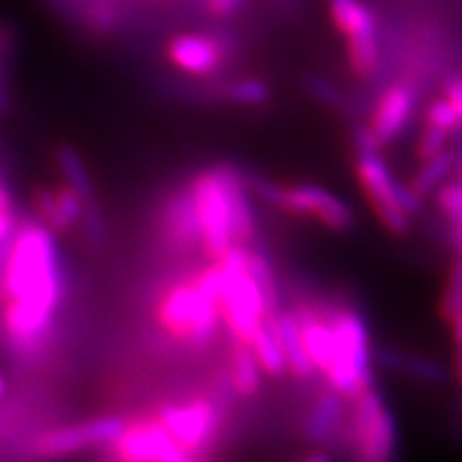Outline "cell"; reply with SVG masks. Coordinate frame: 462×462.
Returning a JSON list of instances; mask_svg holds the SVG:
<instances>
[{"mask_svg":"<svg viewBox=\"0 0 462 462\" xmlns=\"http://www.w3.org/2000/svg\"><path fill=\"white\" fill-rule=\"evenodd\" d=\"M67 296V276L54 234L39 221H17L0 270V323L15 357L32 360L48 343Z\"/></svg>","mask_w":462,"mask_h":462,"instance_id":"cell-1","label":"cell"},{"mask_svg":"<svg viewBox=\"0 0 462 462\" xmlns=\"http://www.w3.org/2000/svg\"><path fill=\"white\" fill-rule=\"evenodd\" d=\"M199 245L215 262L231 246L251 245L257 234V215L245 176L221 165L199 173L190 182Z\"/></svg>","mask_w":462,"mask_h":462,"instance_id":"cell-2","label":"cell"},{"mask_svg":"<svg viewBox=\"0 0 462 462\" xmlns=\"http://www.w3.org/2000/svg\"><path fill=\"white\" fill-rule=\"evenodd\" d=\"M159 321L165 332L189 349H206L221 326L217 263L190 281L173 285L159 302Z\"/></svg>","mask_w":462,"mask_h":462,"instance_id":"cell-3","label":"cell"},{"mask_svg":"<svg viewBox=\"0 0 462 462\" xmlns=\"http://www.w3.org/2000/svg\"><path fill=\"white\" fill-rule=\"evenodd\" d=\"M218 273V313L236 343L248 345L257 328L268 319L270 309L248 273L246 246H231L221 259H215Z\"/></svg>","mask_w":462,"mask_h":462,"instance_id":"cell-4","label":"cell"},{"mask_svg":"<svg viewBox=\"0 0 462 462\" xmlns=\"http://www.w3.org/2000/svg\"><path fill=\"white\" fill-rule=\"evenodd\" d=\"M330 319L337 332V351L323 374L334 392L354 401L364 390L374 388L368 326L354 309H340Z\"/></svg>","mask_w":462,"mask_h":462,"instance_id":"cell-5","label":"cell"},{"mask_svg":"<svg viewBox=\"0 0 462 462\" xmlns=\"http://www.w3.org/2000/svg\"><path fill=\"white\" fill-rule=\"evenodd\" d=\"M246 187L265 204L279 208V210L293 217H313L328 229L338 231V234L349 231L356 223V212L349 201L330 193L328 189L317 187V184L281 187V184L265 180V178H248Z\"/></svg>","mask_w":462,"mask_h":462,"instance_id":"cell-6","label":"cell"},{"mask_svg":"<svg viewBox=\"0 0 462 462\" xmlns=\"http://www.w3.org/2000/svg\"><path fill=\"white\" fill-rule=\"evenodd\" d=\"M346 435L357 462H394L398 426L394 413L374 388L354 398V411L346 418Z\"/></svg>","mask_w":462,"mask_h":462,"instance_id":"cell-7","label":"cell"},{"mask_svg":"<svg viewBox=\"0 0 462 462\" xmlns=\"http://www.w3.org/2000/svg\"><path fill=\"white\" fill-rule=\"evenodd\" d=\"M157 420L184 452L204 458L223 429V411L210 398L161 404Z\"/></svg>","mask_w":462,"mask_h":462,"instance_id":"cell-8","label":"cell"},{"mask_svg":"<svg viewBox=\"0 0 462 462\" xmlns=\"http://www.w3.org/2000/svg\"><path fill=\"white\" fill-rule=\"evenodd\" d=\"M125 426L126 420L118 415H101V418L84 420L78 424L58 426V429L39 432L28 446V456L34 460H60L90 448L112 446Z\"/></svg>","mask_w":462,"mask_h":462,"instance_id":"cell-9","label":"cell"},{"mask_svg":"<svg viewBox=\"0 0 462 462\" xmlns=\"http://www.w3.org/2000/svg\"><path fill=\"white\" fill-rule=\"evenodd\" d=\"M334 26L345 34L349 67L357 79H373L379 67V37L373 11L362 0H328Z\"/></svg>","mask_w":462,"mask_h":462,"instance_id":"cell-10","label":"cell"},{"mask_svg":"<svg viewBox=\"0 0 462 462\" xmlns=\"http://www.w3.org/2000/svg\"><path fill=\"white\" fill-rule=\"evenodd\" d=\"M112 448L120 462H201L184 452L159 420H140L135 424L126 421Z\"/></svg>","mask_w":462,"mask_h":462,"instance_id":"cell-11","label":"cell"},{"mask_svg":"<svg viewBox=\"0 0 462 462\" xmlns=\"http://www.w3.org/2000/svg\"><path fill=\"white\" fill-rule=\"evenodd\" d=\"M356 173L357 180L362 184L364 195H366L368 204H371L373 212L390 234L404 236L409 231V217L404 215L396 201L394 182L396 176L381 159V152H366L357 154L356 161Z\"/></svg>","mask_w":462,"mask_h":462,"instance_id":"cell-12","label":"cell"},{"mask_svg":"<svg viewBox=\"0 0 462 462\" xmlns=\"http://www.w3.org/2000/svg\"><path fill=\"white\" fill-rule=\"evenodd\" d=\"M167 58L180 71L204 78L223 65L225 50L208 34H178L167 45Z\"/></svg>","mask_w":462,"mask_h":462,"instance_id":"cell-13","label":"cell"},{"mask_svg":"<svg viewBox=\"0 0 462 462\" xmlns=\"http://www.w3.org/2000/svg\"><path fill=\"white\" fill-rule=\"evenodd\" d=\"M415 107V95L409 84H392L383 95L379 97L374 106L371 131L377 137L381 146H388L404 131V126L411 120Z\"/></svg>","mask_w":462,"mask_h":462,"instance_id":"cell-14","label":"cell"},{"mask_svg":"<svg viewBox=\"0 0 462 462\" xmlns=\"http://www.w3.org/2000/svg\"><path fill=\"white\" fill-rule=\"evenodd\" d=\"M346 424V398L332 388L323 390L310 404L302 432L313 446H332L343 435Z\"/></svg>","mask_w":462,"mask_h":462,"instance_id":"cell-15","label":"cell"},{"mask_svg":"<svg viewBox=\"0 0 462 462\" xmlns=\"http://www.w3.org/2000/svg\"><path fill=\"white\" fill-rule=\"evenodd\" d=\"M161 227H163L165 238L171 242V246L180 248V251L199 245L198 218H195L190 189L176 190L171 195L163 208V215H161Z\"/></svg>","mask_w":462,"mask_h":462,"instance_id":"cell-16","label":"cell"},{"mask_svg":"<svg viewBox=\"0 0 462 462\" xmlns=\"http://www.w3.org/2000/svg\"><path fill=\"white\" fill-rule=\"evenodd\" d=\"M273 323H274L276 337H279L282 356H285L287 373H291L296 379L313 377L315 368L304 349L298 317L293 313H287V310H276L273 315Z\"/></svg>","mask_w":462,"mask_h":462,"instance_id":"cell-17","label":"cell"},{"mask_svg":"<svg viewBox=\"0 0 462 462\" xmlns=\"http://www.w3.org/2000/svg\"><path fill=\"white\" fill-rule=\"evenodd\" d=\"M374 357H377L374 362L385 371L411 374L413 379L424 381V383H443L448 379L446 366H441L437 360H430V357L402 354V351L388 349V346H381L379 351H374Z\"/></svg>","mask_w":462,"mask_h":462,"instance_id":"cell-18","label":"cell"},{"mask_svg":"<svg viewBox=\"0 0 462 462\" xmlns=\"http://www.w3.org/2000/svg\"><path fill=\"white\" fill-rule=\"evenodd\" d=\"M262 374L263 371L259 368L255 356L248 349V345L236 343L234 351H231L229 356L227 371L229 388L234 390V394L240 398L255 396L259 388H262Z\"/></svg>","mask_w":462,"mask_h":462,"instance_id":"cell-19","label":"cell"},{"mask_svg":"<svg viewBox=\"0 0 462 462\" xmlns=\"http://www.w3.org/2000/svg\"><path fill=\"white\" fill-rule=\"evenodd\" d=\"M248 349L253 351L259 368H262L265 374H270V377H281V374L287 373L285 356H282L279 337H276L273 315L257 328V332L253 334L251 340H248Z\"/></svg>","mask_w":462,"mask_h":462,"instance_id":"cell-20","label":"cell"},{"mask_svg":"<svg viewBox=\"0 0 462 462\" xmlns=\"http://www.w3.org/2000/svg\"><path fill=\"white\" fill-rule=\"evenodd\" d=\"M456 170H458V148L441 150L435 157L426 159L421 163L420 171L415 173L411 182V189L424 199L426 195L441 187Z\"/></svg>","mask_w":462,"mask_h":462,"instance_id":"cell-21","label":"cell"},{"mask_svg":"<svg viewBox=\"0 0 462 462\" xmlns=\"http://www.w3.org/2000/svg\"><path fill=\"white\" fill-rule=\"evenodd\" d=\"M56 165L60 170L62 180H65V187H69L82 199L95 198V184H92V178L88 170H86L82 157L73 146L69 143H62V146L56 148Z\"/></svg>","mask_w":462,"mask_h":462,"instance_id":"cell-22","label":"cell"},{"mask_svg":"<svg viewBox=\"0 0 462 462\" xmlns=\"http://www.w3.org/2000/svg\"><path fill=\"white\" fill-rule=\"evenodd\" d=\"M437 190L439 210H441L449 227V242H452L454 251L458 253L462 240V189L458 178L446 180Z\"/></svg>","mask_w":462,"mask_h":462,"instance_id":"cell-23","label":"cell"},{"mask_svg":"<svg viewBox=\"0 0 462 462\" xmlns=\"http://www.w3.org/2000/svg\"><path fill=\"white\" fill-rule=\"evenodd\" d=\"M223 97L229 103H236V106L245 107H259L265 106L273 97V90H270L268 82L257 78H242L236 79V82H229L223 88Z\"/></svg>","mask_w":462,"mask_h":462,"instance_id":"cell-24","label":"cell"},{"mask_svg":"<svg viewBox=\"0 0 462 462\" xmlns=\"http://www.w3.org/2000/svg\"><path fill=\"white\" fill-rule=\"evenodd\" d=\"M246 265L248 273H251V276L257 282L259 291H262L265 304H268L270 313L274 315L279 309H276V281L273 263H270V259L262 251L246 246Z\"/></svg>","mask_w":462,"mask_h":462,"instance_id":"cell-25","label":"cell"},{"mask_svg":"<svg viewBox=\"0 0 462 462\" xmlns=\"http://www.w3.org/2000/svg\"><path fill=\"white\" fill-rule=\"evenodd\" d=\"M32 204H34V210H37L39 223H43L51 234H67L69 225L65 223V218H62L60 210H58L54 190L48 187L34 189Z\"/></svg>","mask_w":462,"mask_h":462,"instance_id":"cell-26","label":"cell"},{"mask_svg":"<svg viewBox=\"0 0 462 462\" xmlns=\"http://www.w3.org/2000/svg\"><path fill=\"white\" fill-rule=\"evenodd\" d=\"M460 309H462V268H460V259H454L452 270H449V279L446 282V291H443L441 304H439V313H441V319L449 326V323L460 319Z\"/></svg>","mask_w":462,"mask_h":462,"instance_id":"cell-27","label":"cell"},{"mask_svg":"<svg viewBox=\"0 0 462 462\" xmlns=\"http://www.w3.org/2000/svg\"><path fill=\"white\" fill-rule=\"evenodd\" d=\"M302 86L315 101L321 103V106L330 109H343L346 106L345 95L340 92L338 86L328 82L326 78H319V75H304Z\"/></svg>","mask_w":462,"mask_h":462,"instance_id":"cell-28","label":"cell"},{"mask_svg":"<svg viewBox=\"0 0 462 462\" xmlns=\"http://www.w3.org/2000/svg\"><path fill=\"white\" fill-rule=\"evenodd\" d=\"M84 227V236L88 240L90 248L99 251V248L106 245V221H103V212L101 208L97 206L95 198L84 199V210H82V218L79 223Z\"/></svg>","mask_w":462,"mask_h":462,"instance_id":"cell-29","label":"cell"},{"mask_svg":"<svg viewBox=\"0 0 462 462\" xmlns=\"http://www.w3.org/2000/svg\"><path fill=\"white\" fill-rule=\"evenodd\" d=\"M426 118H429L430 126H437V129L446 133H456L460 126V114L449 106V103L443 99L432 101L429 106V112H426Z\"/></svg>","mask_w":462,"mask_h":462,"instance_id":"cell-30","label":"cell"},{"mask_svg":"<svg viewBox=\"0 0 462 462\" xmlns=\"http://www.w3.org/2000/svg\"><path fill=\"white\" fill-rule=\"evenodd\" d=\"M54 195H56L58 210H60V215H62V218H65V223L69 225V229L75 227V225L79 223V218H82L84 199L69 187L54 190Z\"/></svg>","mask_w":462,"mask_h":462,"instance_id":"cell-31","label":"cell"},{"mask_svg":"<svg viewBox=\"0 0 462 462\" xmlns=\"http://www.w3.org/2000/svg\"><path fill=\"white\" fill-rule=\"evenodd\" d=\"M448 142H449V133L437 129V126H430L421 133L420 142H418V154L421 161L435 157L437 152H441V150L448 148Z\"/></svg>","mask_w":462,"mask_h":462,"instance_id":"cell-32","label":"cell"},{"mask_svg":"<svg viewBox=\"0 0 462 462\" xmlns=\"http://www.w3.org/2000/svg\"><path fill=\"white\" fill-rule=\"evenodd\" d=\"M354 143H356V154H366V152H381V143L374 137L371 126L362 125L354 131Z\"/></svg>","mask_w":462,"mask_h":462,"instance_id":"cell-33","label":"cell"},{"mask_svg":"<svg viewBox=\"0 0 462 462\" xmlns=\"http://www.w3.org/2000/svg\"><path fill=\"white\" fill-rule=\"evenodd\" d=\"M443 99H446L449 106H452L456 112L462 116V82L458 75H452V78L446 79V90H443Z\"/></svg>","mask_w":462,"mask_h":462,"instance_id":"cell-34","label":"cell"},{"mask_svg":"<svg viewBox=\"0 0 462 462\" xmlns=\"http://www.w3.org/2000/svg\"><path fill=\"white\" fill-rule=\"evenodd\" d=\"M14 210V195H11L9 184H3L0 187V217L3 215H11Z\"/></svg>","mask_w":462,"mask_h":462,"instance_id":"cell-35","label":"cell"},{"mask_svg":"<svg viewBox=\"0 0 462 462\" xmlns=\"http://www.w3.org/2000/svg\"><path fill=\"white\" fill-rule=\"evenodd\" d=\"M15 225H17L15 212H11V215H3V217H0V238H3V236H7L9 231H14Z\"/></svg>","mask_w":462,"mask_h":462,"instance_id":"cell-36","label":"cell"},{"mask_svg":"<svg viewBox=\"0 0 462 462\" xmlns=\"http://www.w3.org/2000/svg\"><path fill=\"white\" fill-rule=\"evenodd\" d=\"M300 462H332V458L326 452H319V454L306 456V458H302Z\"/></svg>","mask_w":462,"mask_h":462,"instance_id":"cell-37","label":"cell"},{"mask_svg":"<svg viewBox=\"0 0 462 462\" xmlns=\"http://www.w3.org/2000/svg\"><path fill=\"white\" fill-rule=\"evenodd\" d=\"M7 107H9V97L7 92H5V86L0 84V112H7Z\"/></svg>","mask_w":462,"mask_h":462,"instance_id":"cell-38","label":"cell"},{"mask_svg":"<svg viewBox=\"0 0 462 462\" xmlns=\"http://www.w3.org/2000/svg\"><path fill=\"white\" fill-rule=\"evenodd\" d=\"M5 394H7V381H5L3 374H0V401H3Z\"/></svg>","mask_w":462,"mask_h":462,"instance_id":"cell-39","label":"cell"},{"mask_svg":"<svg viewBox=\"0 0 462 462\" xmlns=\"http://www.w3.org/2000/svg\"><path fill=\"white\" fill-rule=\"evenodd\" d=\"M3 184H7V180H5V176H3V170H0V187H3Z\"/></svg>","mask_w":462,"mask_h":462,"instance_id":"cell-40","label":"cell"},{"mask_svg":"<svg viewBox=\"0 0 462 462\" xmlns=\"http://www.w3.org/2000/svg\"><path fill=\"white\" fill-rule=\"evenodd\" d=\"M413 3H437V0H413Z\"/></svg>","mask_w":462,"mask_h":462,"instance_id":"cell-41","label":"cell"},{"mask_svg":"<svg viewBox=\"0 0 462 462\" xmlns=\"http://www.w3.org/2000/svg\"><path fill=\"white\" fill-rule=\"evenodd\" d=\"M0 462H5V460H3V458H0Z\"/></svg>","mask_w":462,"mask_h":462,"instance_id":"cell-42","label":"cell"}]
</instances>
